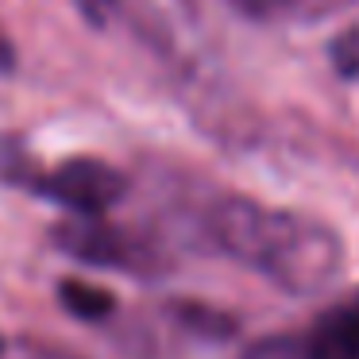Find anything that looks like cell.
Segmentation results:
<instances>
[{
    "label": "cell",
    "mask_w": 359,
    "mask_h": 359,
    "mask_svg": "<svg viewBox=\"0 0 359 359\" xmlns=\"http://www.w3.org/2000/svg\"><path fill=\"white\" fill-rule=\"evenodd\" d=\"M209 232L232 259L259 271L290 294H313L328 286L340 266V243L328 228L297 212L266 209L255 201H220L209 217Z\"/></svg>",
    "instance_id": "cell-1"
},
{
    "label": "cell",
    "mask_w": 359,
    "mask_h": 359,
    "mask_svg": "<svg viewBox=\"0 0 359 359\" xmlns=\"http://www.w3.org/2000/svg\"><path fill=\"white\" fill-rule=\"evenodd\" d=\"M35 189L78 217H101L124 197L128 182L116 166L101 163V158H70V163H58L55 170L39 174Z\"/></svg>",
    "instance_id": "cell-2"
},
{
    "label": "cell",
    "mask_w": 359,
    "mask_h": 359,
    "mask_svg": "<svg viewBox=\"0 0 359 359\" xmlns=\"http://www.w3.org/2000/svg\"><path fill=\"white\" fill-rule=\"evenodd\" d=\"M55 243L66 251V255L81 259V263H93V266L135 271V263H140L135 243H128V236L120 232V228L101 224L97 217H78V220L58 224L55 228Z\"/></svg>",
    "instance_id": "cell-3"
},
{
    "label": "cell",
    "mask_w": 359,
    "mask_h": 359,
    "mask_svg": "<svg viewBox=\"0 0 359 359\" xmlns=\"http://www.w3.org/2000/svg\"><path fill=\"white\" fill-rule=\"evenodd\" d=\"M313 359H359V305L328 309L309 336Z\"/></svg>",
    "instance_id": "cell-4"
},
{
    "label": "cell",
    "mask_w": 359,
    "mask_h": 359,
    "mask_svg": "<svg viewBox=\"0 0 359 359\" xmlns=\"http://www.w3.org/2000/svg\"><path fill=\"white\" fill-rule=\"evenodd\" d=\"M58 297H62V305L81 320H101V317H109L112 305H116L109 290L89 286V282H78V278H66L62 286H58Z\"/></svg>",
    "instance_id": "cell-5"
},
{
    "label": "cell",
    "mask_w": 359,
    "mask_h": 359,
    "mask_svg": "<svg viewBox=\"0 0 359 359\" xmlns=\"http://www.w3.org/2000/svg\"><path fill=\"white\" fill-rule=\"evenodd\" d=\"M243 359H313L309 340H294V336H266L255 348L243 351Z\"/></svg>",
    "instance_id": "cell-6"
},
{
    "label": "cell",
    "mask_w": 359,
    "mask_h": 359,
    "mask_svg": "<svg viewBox=\"0 0 359 359\" xmlns=\"http://www.w3.org/2000/svg\"><path fill=\"white\" fill-rule=\"evenodd\" d=\"M112 4H116V0H78L81 16H86L89 24H104V20H109V12H112Z\"/></svg>",
    "instance_id": "cell-7"
},
{
    "label": "cell",
    "mask_w": 359,
    "mask_h": 359,
    "mask_svg": "<svg viewBox=\"0 0 359 359\" xmlns=\"http://www.w3.org/2000/svg\"><path fill=\"white\" fill-rule=\"evenodd\" d=\"M12 70H16V50H12V39L0 27V74H12Z\"/></svg>",
    "instance_id": "cell-8"
},
{
    "label": "cell",
    "mask_w": 359,
    "mask_h": 359,
    "mask_svg": "<svg viewBox=\"0 0 359 359\" xmlns=\"http://www.w3.org/2000/svg\"><path fill=\"white\" fill-rule=\"evenodd\" d=\"M236 4H240L243 12H251V16H263V12H271L278 0H236Z\"/></svg>",
    "instance_id": "cell-9"
},
{
    "label": "cell",
    "mask_w": 359,
    "mask_h": 359,
    "mask_svg": "<svg viewBox=\"0 0 359 359\" xmlns=\"http://www.w3.org/2000/svg\"><path fill=\"white\" fill-rule=\"evenodd\" d=\"M355 305H359V302H355Z\"/></svg>",
    "instance_id": "cell-10"
}]
</instances>
